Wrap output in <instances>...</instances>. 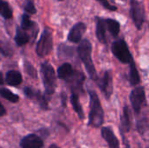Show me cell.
Segmentation results:
<instances>
[{
	"mask_svg": "<svg viewBox=\"0 0 149 148\" xmlns=\"http://www.w3.org/2000/svg\"><path fill=\"white\" fill-rule=\"evenodd\" d=\"M96 37L101 44H107V33H110L112 37L117 38L120 31V24L119 21L110 17H96Z\"/></svg>",
	"mask_w": 149,
	"mask_h": 148,
	"instance_id": "cell-1",
	"label": "cell"
},
{
	"mask_svg": "<svg viewBox=\"0 0 149 148\" xmlns=\"http://www.w3.org/2000/svg\"><path fill=\"white\" fill-rule=\"evenodd\" d=\"M92 51L93 46L91 42L87 38H84L79 42V46L77 47V52L79 58L85 65V67L87 71L88 75L93 80H98V74L92 59Z\"/></svg>",
	"mask_w": 149,
	"mask_h": 148,
	"instance_id": "cell-2",
	"label": "cell"
},
{
	"mask_svg": "<svg viewBox=\"0 0 149 148\" xmlns=\"http://www.w3.org/2000/svg\"><path fill=\"white\" fill-rule=\"evenodd\" d=\"M90 96V113H89V126L93 127H100L104 123V111L101 106L98 94L89 90Z\"/></svg>",
	"mask_w": 149,
	"mask_h": 148,
	"instance_id": "cell-3",
	"label": "cell"
},
{
	"mask_svg": "<svg viewBox=\"0 0 149 148\" xmlns=\"http://www.w3.org/2000/svg\"><path fill=\"white\" fill-rule=\"evenodd\" d=\"M41 77L45 90V93L49 96L52 95L56 90V74L53 67L47 62L41 65Z\"/></svg>",
	"mask_w": 149,
	"mask_h": 148,
	"instance_id": "cell-4",
	"label": "cell"
},
{
	"mask_svg": "<svg viewBox=\"0 0 149 148\" xmlns=\"http://www.w3.org/2000/svg\"><path fill=\"white\" fill-rule=\"evenodd\" d=\"M130 16L134 26L141 30L146 21V10L141 1L130 0Z\"/></svg>",
	"mask_w": 149,
	"mask_h": 148,
	"instance_id": "cell-5",
	"label": "cell"
},
{
	"mask_svg": "<svg viewBox=\"0 0 149 148\" xmlns=\"http://www.w3.org/2000/svg\"><path fill=\"white\" fill-rule=\"evenodd\" d=\"M111 50L114 57L123 64H130V62L134 60L128 45L123 38H120L113 42Z\"/></svg>",
	"mask_w": 149,
	"mask_h": 148,
	"instance_id": "cell-6",
	"label": "cell"
},
{
	"mask_svg": "<svg viewBox=\"0 0 149 148\" xmlns=\"http://www.w3.org/2000/svg\"><path fill=\"white\" fill-rule=\"evenodd\" d=\"M53 41H52V31L45 27L40 36L39 40L37 43L36 53L38 57L44 58L47 56L52 50Z\"/></svg>",
	"mask_w": 149,
	"mask_h": 148,
	"instance_id": "cell-7",
	"label": "cell"
},
{
	"mask_svg": "<svg viewBox=\"0 0 149 148\" xmlns=\"http://www.w3.org/2000/svg\"><path fill=\"white\" fill-rule=\"evenodd\" d=\"M146 101V92L143 86L135 87L130 94V102L135 114H140L141 108Z\"/></svg>",
	"mask_w": 149,
	"mask_h": 148,
	"instance_id": "cell-8",
	"label": "cell"
},
{
	"mask_svg": "<svg viewBox=\"0 0 149 148\" xmlns=\"http://www.w3.org/2000/svg\"><path fill=\"white\" fill-rule=\"evenodd\" d=\"M130 128H131V113L128 106H126L123 108V114L120 117V134L122 136V140L125 148H129V144L125 138V133H128L130 131Z\"/></svg>",
	"mask_w": 149,
	"mask_h": 148,
	"instance_id": "cell-9",
	"label": "cell"
},
{
	"mask_svg": "<svg viewBox=\"0 0 149 148\" xmlns=\"http://www.w3.org/2000/svg\"><path fill=\"white\" fill-rule=\"evenodd\" d=\"M86 31V24L83 22L76 23L70 30L67 39L71 43L78 44L82 40V38Z\"/></svg>",
	"mask_w": 149,
	"mask_h": 148,
	"instance_id": "cell-10",
	"label": "cell"
},
{
	"mask_svg": "<svg viewBox=\"0 0 149 148\" xmlns=\"http://www.w3.org/2000/svg\"><path fill=\"white\" fill-rule=\"evenodd\" d=\"M98 84H99V87L103 92L106 99H109L113 91L112 72L110 71H107L104 74V77L101 79L98 80Z\"/></svg>",
	"mask_w": 149,
	"mask_h": 148,
	"instance_id": "cell-11",
	"label": "cell"
},
{
	"mask_svg": "<svg viewBox=\"0 0 149 148\" xmlns=\"http://www.w3.org/2000/svg\"><path fill=\"white\" fill-rule=\"evenodd\" d=\"M85 81V75L82 72H73L72 76L67 80L72 92L79 94V92H83V83Z\"/></svg>",
	"mask_w": 149,
	"mask_h": 148,
	"instance_id": "cell-12",
	"label": "cell"
},
{
	"mask_svg": "<svg viewBox=\"0 0 149 148\" xmlns=\"http://www.w3.org/2000/svg\"><path fill=\"white\" fill-rule=\"evenodd\" d=\"M23 31H31V34L32 35L33 38L35 39L38 31V27L37 24L32 21L30 17V15L24 13L21 16V22H20V26H19Z\"/></svg>",
	"mask_w": 149,
	"mask_h": 148,
	"instance_id": "cell-13",
	"label": "cell"
},
{
	"mask_svg": "<svg viewBox=\"0 0 149 148\" xmlns=\"http://www.w3.org/2000/svg\"><path fill=\"white\" fill-rule=\"evenodd\" d=\"M22 148H42L44 141L37 134H29L24 137L20 141Z\"/></svg>",
	"mask_w": 149,
	"mask_h": 148,
	"instance_id": "cell-14",
	"label": "cell"
},
{
	"mask_svg": "<svg viewBox=\"0 0 149 148\" xmlns=\"http://www.w3.org/2000/svg\"><path fill=\"white\" fill-rule=\"evenodd\" d=\"M101 135H102V138L108 144L109 148H120V147L119 140L117 139V137L114 134V133L112 130V128H110L108 126L102 127V129H101Z\"/></svg>",
	"mask_w": 149,
	"mask_h": 148,
	"instance_id": "cell-15",
	"label": "cell"
},
{
	"mask_svg": "<svg viewBox=\"0 0 149 148\" xmlns=\"http://www.w3.org/2000/svg\"><path fill=\"white\" fill-rule=\"evenodd\" d=\"M73 72H74V70H73L72 65L69 63H65L58 67V72H57V75H58V78L59 79L67 81L72 76Z\"/></svg>",
	"mask_w": 149,
	"mask_h": 148,
	"instance_id": "cell-16",
	"label": "cell"
},
{
	"mask_svg": "<svg viewBox=\"0 0 149 148\" xmlns=\"http://www.w3.org/2000/svg\"><path fill=\"white\" fill-rule=\"evenodd\" d=\"M31 38V37L27 31H23L19 26H17L16 28V35H15L14 39H15V43L17 46H23V45L26 44L27 43H29Z\"/></svg>",
	"mask_w": 149,
	"mask_h": 148,
	"instance_id": "cell-17",
	"label": "cell"
},
{
	"mask_svg": "<svg viewBox=\"0 0 149 148\" xmlns=\"http://www.w3.org/2000/svg\"><path fill=\"white\" fill-rule=\"evenodd\" d=\"M22 75L19 72L15 70H10L6 73L5 82L10 86H17L22 83Z\"/></svg>",
	"mask_w": 149,
	"mask_h": 148,
	"instance_id": "cell-18",
	"label": "cell"
},
{
	"mask_svg": "<svg viewBox=\"0 0 149 148\" xmlns=\"http://www.w3.org/2000/svg\"><path fill=\"white\" fill-rule=\"evenodd\" d=\"M58 55L61 58H71L74 55V48L65 44H60L58 47Z\"/></svg>",
	"mask_w": 149,
	"mask_h": 148,
	"instance_id": "cell-19",
	"label": "cell"
},
{
	"mask_svg": "<svg viewBox=\"0 0 149 148\" xmlns=\"http://www.w3.org/2000/svg\"><path fill=\"white\" fill-rule=\"evenodd\" d=\"M71 103H72V106L74 109V111L77 113L79 118L80 120H84L85 119V114H84V111H83V108L79 103V94L77 93H74V92H72V95H71Z\"/></svg>",
	"mask_w": 149,
	"mask_h": 148,
	"instance_id": "cell-20",
	"label": "cell"
},
{
	"mask_svg": "<svg viewBox=\"0 0 149 148\" xmlns=\"http://www.w3.org/2000/svg\"><path fill=\"white\" fill-rule=\"evenodd\" d=\"M0 16L4 19H10L13 17V10L10 3L4 0H0Z\"/></svg>",
	"mask_w": 149,
	"mask_h": 148,
	"instance_id": "cell-21",
	"label": "cell"
},
{
	"mask_svg": "<svg viewBox=\"0 0 149 148\" xmlns=\"http://www.w3.org/2000/svg\"><path fill=\"white\" fill-rule=\"evenodd\" d=\"M130 72H129V81L132 85H136L140 83L141 79L139 75V72L137 70L136 65L134 60H132L130 62Z\"/></svg>",
	"mask_w": 149,
	"mask_h": 148,
	"instance_id": "cell-22",
	"label": "cell"
},
{
	"mask_svg": "<svg viewBox=\"0 0 149 148\" xmlns=\"http://www.w3.org/2000/svg\"><path fill=\"white\" fill-rule=\"evenodd\" d=\"M0 96L11 103H17L19 100V97L17 94L13 93L12 92H10L6 88L0 89Z\"/></svg>",
	"mask_w": 149,
	"mask_h": 148,
	"instance_id": "cell-23",
	"label": "cell"
},
{
	"mask_svg": "<svg viewBox=\"0 0 149 148\" xmlns=\"http://www.w3.org/2000/svg\"><path fill=\"white\" fill-rule=\"evenodd\" d=\"M31 99H36V101L38 103L39 106L43 109V110H47L48 109V103L47 100L45 97V95H43L39 91H35L33 98Z\"/></svg>",
	"mask_w": 149,
	"mask_h": 148,
	"instance_id": "cell-24",
	"label": "cell"
},
{
	"mask_svg": "<svg viewBox=\"0 0 149 148\" xmlns=\"http://www.w3.org/2000/svg\"><path fill=\"white\" fill-rule=\"evenodd\" d=\"M23 8L24 10L25 11L26 14H36L37 13V9L35 7L34 4V0H24V3H23Z\"/></svg>",
	"mask_w": 149,
	"mask_h": 148,
	"instance_id": "cell-25",
	"label": "cell"
},
{
	"mask_svg": "<svg viewBox=\"0 0 149 148\" xmlns=\"http://www.w3.org/2000/svg\"><path fill=\"white\" fill-rule=\"evenodd\" d=\"M0 52L5 57H11L13 55V49L9 43L0 41Z\"/></svg>",
	"mask_w": 149,
	"mask_h": 148,
	"instance_id": "cell-26",
	"label": "cell"
},
{
	"mask_svg": "<svg viewBox=\"0 0 149 148\" xmlns=\"http://www.w3.org/2000/svg\"><path fill=\"white\" fill-rule=\"evenodd\" d=\"M148 121L147 118H143V119H141V120L138 121V123H137V130L141 135H143L148 131Z\"/></svg>",
	"mask_w": 149,
	"mask_h": 148,
	"instance_id": "cell-27",
	"label": "cell"
},
{
	"mask_svg": "<svg viewBox=\"0 0 149 148\" xmlns=\"http://www.w3.org/2000/svg\"><path fill=\"white\" fill-rule=\"evenodd\" d=\"M24 70L26 71L27 74L29 76H31V78L33 79H36L38 74H37V71L36 69L32 66V65L31 63H29L28 61H25L24 62Z\"/></svg>",
	"mask_w": 149,
	"mask_h": 148,
	"instance_id": "cell-28",
	"label": "cell"
},
{
	"mask_svg": "<svg viewBox=\"0 0 149 148\" xmlns=\"http://www.w3.org/2000/svg\"><path fill=\"white\" fill-rule=\"evenodd\" d=\"M95 1L98 2L102 7H104L105 9H107L110 11H116L118 10V8L115 5L111 4L108 0H95Z\"/></svg>",
	"mask_w": 149,
	"mask_h": 148,
	"instance_id": "cell-29",
	"label": "cell"
},
{
	"mask_svg": "<svg viewBox=\"0 0 149 148\" xmlns=\"http://www.w3.org/2000/svg\"><path fill=\"white\" fill-rule=\"evenodd\" d=\"M34 92H35V91H33V90H32L31 88H30V87H24V93L25 94L26 97L30 98L31 99L33 98Z\"/></svg>",
	"mask_w": 149,
	"mask_h": 148,
	"instance_id": "cell-30",
	"label": "cell"
},
{
	"mask_svg": "<svg viewBox=\"0 0 149 148\" xmlns=\"http://www.w3.org/2000/svg\"><path fill=\"white\" fill-rule=\"evenodd\" d=\"M5 114H6V110H5V108L3 107V106L0 102V117L3 116Z\"/></svg>",
	"mask_w": 149,
	"mask_h": 148,
	"instance_id": "cell-31",
	"label": "cell"
},
{
	"mask_svg": "<svg viewBox=\"0 0 149 148\" xmlns=\"http://www.w3.org/2000/svg\"><path fill=\"white\" fill-rule=\"evenodd\" d=\"M3 82H4V80H3V73L0 72V85H3Z\"/></svg>",
	"mask_w": 149,
	"mask_h": 148,
	"instance_id": "cell-32",
	"label": "cell"
},
{
	"mask_svg": "<svg viewBox=\"0 0 149 148\" xmlns=\"http://www.w3.org/2000/svg\"><path fill=\"white\" fill-rule=\"evenodd\" d=\"M48 148H59V147L57 146V145H55V144H52V145H51Z\"/></svg>",
	"mask_w": 149,
	"mask_h": 148,
	"instance_id": "cell-33",
	"label": "cell"
},
{
	"mask_svg": "<svg viewBox=\"0 0 149 148\" xmlns=\"http://www.w3.org/2000/svg\"><path fill=\"white\" fill-rule=\"evenodd\" d=\"M120 1H123V2H127V0H120Z\"/></svg>",
	"mask_w": 149,
	"mask_h": 148,
	"instance_id": "cell-34",
	"label": "cell"
},
{
	"mask_svg": "<svg viewBox=\"0 0 149 148\" xmlns=\"http://www.w3.org/2000/svg\"><path fill=\"white\" fill-rule=\"evenodd\" d=\"M58 1H60L61 2V1H64V0H58Z\"/></svg>",
	"mask_w": 149,
	"mask_h": 148,
	"instance_id": "cell-35",
	"label": "cell"
}]
</instances>
